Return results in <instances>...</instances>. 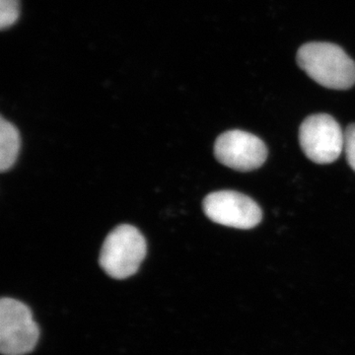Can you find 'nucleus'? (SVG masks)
<instances>
[{"label": "nucleus", "mask_w": 355, "mask_h": 355, "mask_svg": "<svg viewBox=\"0 0 355 355\" xmlns=\"http://www.w3.org/2000/svg\"><path fill=\"white\" fill-rule=\"evenodd\" d=\"M297 64L324 87L347 90L355 84V62L336 44H306L299 49Z\"/></svg>", "instance_id": "f257e3e1"}, {"label": "nucleus", "mask_w": 355, "mask_h": 355, "mask_svg": "<svg viewBox=\"0 0 355 355\" xmlns=\"http://www.w3.org/2000/svg\"><path fill=\"white\" fill-rule=\"evenodd\" d=\"M146 252L144 235L133 226L123 224L107 236L100 254V266L113 279H128L137 272Z\"/></svg>", "instance_id": "f03ea898"}, {"label": "nucleus", "mask_w": 355, "mask_h": 355, "mask_svg": "<svg viewBox=\"0 0 355 355\" xmlns=\"http://www.w3.org/2000/svg\"><path fill=\"white\" fill-rule=\"evenodd\" d=\"M40 330L30 308L13 298L0 301V352L3 355L30 354L38 343Z\"/></svg>", "instance_id": "7ed1b4c3"}, {"label": "nucleus", "mask_w": 355, "mask_h": 355, "mask_svg": "<svg viewBox=\"0 0 355 355\" xmlns=\"http://www.w3.org/2000/svg\"><path fill=\"white\" fill-rule=\"evenodd\" d=\"M299 141L311 161L317 164H331L345 149V132L333 116L312 114L301 125Z\"/></svg>", "instance_id": "20e7f679"}, {"label": "nucleus", "mask_w": 355, "mask_h": 355, "mask_svg": "<svg viewBox=\"0 0 355 355\" xmlns=\"http://www.w3.org/2000/svg\"><path fill=\"white\" fill-rule=\"evenodd\" d=\"M203 211L210 220L237 229L256 227L263 216L258 203L234 191L210 193L203 200Z\"/></svg>", "instance_id": "39448f33"}, {"label": "nucleus", "mask_w": 355, "mask_h": 355, "mask_svg": "<svg viewBox=\"0 0 355 355\" xmlns=\"http://www.w3.org/2000/svg\"><path fill=\"white\" fill-rule=\"evenodd\" d=\"M217 160L231 169L250 172L261 167L268 157L263 140L243 130H229L217 137L214 146Z\"/></svg>", "instance_id": "423d86ee"}, {"label": "nucleus", "mask_w": 355, "mask_h": 355, "mask_svg": "<svg viewBox=\"0 0 355 355\" xmlns=\"http://www.w3.org/2000/svg\"><path fill=\"white\" fill-rule=\"evenodd\" d=\"M21 139L19 132L3 118L0 120V170L8 171L15 163L19 153Z\"/></svg>", "instance_id": "0eeeda50"}, {"label": "nucleus", "mask_w": 355, "mask_h": 355, "mask_svg": "<svg viewBox=\"0 0 355 355\" xmlns=\"http://www.w3.org/2000/svg\"><path fill=\"white\" fill-rule=\"evenodd\" d=\"M19 0H0V27L1 30L12 27L20 16Z\"/></svg>", "instance_id": "6e6552de"}, {"label": "nucleus", "mask_w": 355, "mask_h": 355, "mask_svg": "<svg viewBox=\"0 0 355 355\" xmlns=\"http://www.w3.org/2000/svg\"><path fill=\"white\" fill-rule=\"evenodd\" d=\"M347 160L355 171V123L347 128L345 132V149Z\"/></svg>", "instance_id": "1a4fd4ad"}]
</instances>
